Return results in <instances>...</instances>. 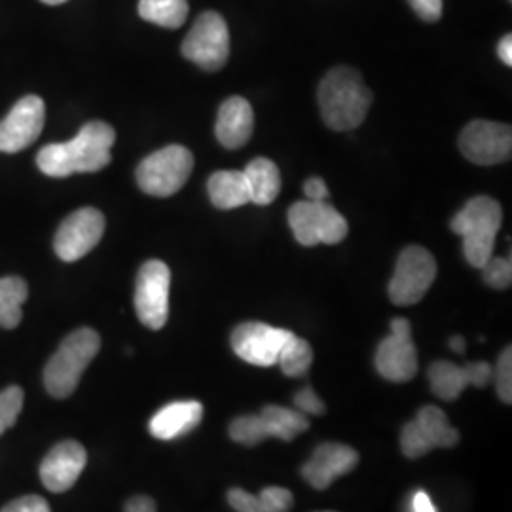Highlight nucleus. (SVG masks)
<instances>
[{
  "mask_svg": "<svg viewBox=\"0 0 512 512\" xmlns=\"http://www.w3.org/2000/svg\"><path fill=\"white\" fill-rule=\"evenodd\" d=\"M139 16L165 29H179L188 18V0H139Z\"/></svg>",
  "mask_w": 512,
  "mask_h": 512,
  "instance_id": "393cba45",
  "label": "nucleus"
},
{
  "mask_svg": "<svg viewBox=\"0 0 512 512\" xmlns=\"http://www.w3.org/2000/svg\"><path fill=\"white\" fill-rule=\"evenodd\" d=\"M317 101L323 122L330 129L349 131L365 122L372 105V92L359 71L336 67L321 80Z\"/></svg>",
  "mask_w": 512,
  "mask_h": 512,
  "instance_id": "f03ea898",
  "label": "nucleus"
},
{
  "mask_svg": "<svg viewBox=\"0 0 512 512\" xmlns=\"http://www.w3.org/2000/svg\"><path fill=\"white\" fill-rule=\"evenodd\" d=\"M249 192L251 203L255 205H270L277 200L281 192V173L279 167L268 158H255L243 171Z\"/></svg>",
  "mask_w": 512,
  "mask_h": 512,
  "instance_id": "aec40b11",
  "label": "nucleus"
},
{
  "mask_svg": "<svg viewBox=\"0 0 512 512\" xmlns=\"http://www.w3.org/2000/svg\"><path fill=\"white\" fill-rule=\"evenodd\" d=\"M23 399V389L18 385L0 391V435L16 425L19 412L23 408Z\"/></svg>",
  "mask_w": 512,
  "mask_h": 512,
  "instance_id": "c85d7f7f",
  "label": "nucleus"
},
{
  "mask_svg": "<svg viewBox=\"0 0 512 512\" xmlns=\"http://www.w3.org/2000/svg\"><path fill=\"white\" fill-rule=\"evenodd\" d=\"M194 169V156L181 145L156 150L137 167L139 188L156 198H169L177 194L190 179Z\"/></svg>",
  "mask_w": 512,
  "mask_h": 512,
  "instance_id": "39448f33",
  "label": "nucleus"
},
{
  "mask_svg": "<svg viewBox=\"0 0 512 512\" xmlns=\"http://www.w3.org/2000/svg\"><path fill=\"white\" fill-rule=\"evenodd\" d=\"M401 450H403L404 456L410 459L423 458L425 454H429L433 450L423 437L416 421H410L404 425L403 433H401Z\"/></svg>",
  "mask_w": 512,
  "mask_h": 512,
  "instance_id": "c756f323",
  "label": "nucleus"
},
{
  "mask_svg": "<svg viewBox=\"0 0 512 512\" xmlns=\"http://www.w3.org/2000/svg\"><path fill=\"white\" fill-rule=\"evenodd\" d=\"M450 349L456 351V353H463V351H465V340H463L461 336H454V338L450 340Z\"/></svg>",
  "mask_w": 512,
  "mask_h": 512,
  "instance_id": "a19ab883",
  "label": "nucleus"
},
{
  "mask_svg": "<svg viewBox=\"0 0 512 512\" xmlns=\"http://www.w3.org/2000/svg\"><path fill=\"white\" fill-rule=\"evenodd\" d=\"M258 501L262 512H289L294 505L293 494L287 488L279 486L264 488L258 495Z\"/></svg>",
  "mask_w": 512,
  "mask_h": 512,
  "instance_id": "2f4dec72",
  "label": "nucleus"
},
{
  "mask_svg": "<svg viewBox=\"0 0 512 512\" xmlns=\"http://www.w3.org/2000/svg\"><path fill=\"white\" fill-rule=\"evenodd\" d=\"M293 403L296 410L306 416H323L327 412V406L323 403V399L311 387L300 389L294 395Z\"/></svg>",
  "mask_w": 512,
  "mask_h": 512,
  "instance_id": "473e14b6",
  "label": "nucleus"
},
{
  "mask_svg": "<svg viewBox=\"0 0 512 512\" xmlns=\"http://www.w3.org/2000/svg\"><path fill=\"white\" fill-rule=\"evenodd\" d=\"M99 349L101 338L95 330L84 327L71 332L44 368L46 391L55 399L71 397Z\"/></svg>",
  "mask_w": 512,
  "mask_h": 512,
  "instance_id": "20e7f679",
  "label": "nucleus"
},
{
  "mask_svg": "<svg viewBox=\"0 0 512 512\" xmlns=\"http://www.w3.org/2000/svg\"><path fill=\"white\" fill-rule=\"evenodd\" d=\"M40 2L50 4V6H57V4H63V2H67V0H40Z\"/></svg>",
  "mask_w": 512,
  "mask_h": 512,
  "instance_id": "79ce46f5",
  "label": "nucleus"
},
{
  "mask_svg": "<svg viewBox=\"0 0 512 512\" xmlns=\"http://www.w3.org/2000/svg\"><path fill=\"white\" fill-rule=\"evenodd\" d=\"M437 279V260L420 245H410L399 255L387 294L395 306H414Z\"/></svg>",
  "mask_w": 512,
  "mask_h": 512,
  "instance_id": "0eeeda50",
  "label": "nucleus"
},
{
  "mask_svg": "<svg viewBox=\"0 0 512 512\" xmlns=\"http://www.w3.org/2000/svg\"><path fill=\"white\" fill-rule=\"evenodd\" d=\"M376 368L380 376L404 384L418 372V351L412 342V325L408 319L397 317L391 321V334L384 338L376 351Z\"/></svg>",
  "mask_w": 512,
  "mask_h": 512,
  "instance_id": "9b49d317",
  "label": "nucleus"
},
{
  "mask_svg": "<svg viewBox=\"0 0 512 512\" xmlns=\"http://www.w3.org/2000/svg\"><path fill=\"white\" fill-rule=\"evenodd\" d=\"M497 54L499 59L505 63V65H512V37L511 35H505V37L499 40V46H497Z\"/></svg>",
  "mask_w": 512,
  "mask_h": 512,
  "instance_id": "ea45409f",
  "label": "nucleus"
},
{
  "mask_svg": "<svg viewBox=\"0 0 512 512\" xmlns=\"http://www.w3.org/2000/svg\"><path fill=\"white\" fill-rule=\"evenodd\" d=\"M29 296L27 283L16 277H0V327L4 329H16L21 319H23V311L21 306L25 304Z\"/></svg>",
  "mask_w": 512,
  "mask_h": 512,
  "instance_id": "b1692460",
  "label": "nucleus"
},
{
  "mask_svg": "<svg viewBox=\"0 0 512 512\" xmlns=\"http://www.w3.org/2000/svg\"><path fill=\"white\" fill-rule=\"evenodd\" d=\"M228 505L236 512H262L258 495L249 494L247 490L232 488L228 490Z\"/></svg>",
  "mask_w": 512,
  "mask_h": 512,
  "instance_id": "72a5a7b5",
  "label": "nucleus"
},
{
  "mask_svg": "<svg viewBox=\"0 0 512 512\" xmlns=\"http://www.w3.org/2000/svg\"><path fill=\"white\" fill-rule=\"evenodd\" d=\"M171 270L162 260H148L135 283V311L139 321L152 330L164 329L169 317Z\"/></svg>",
  "mask_w": 512,
  "mask_h": 512,
  "instance_id": "1a4fd4ad",
  "label": "nucleus"
},
{
  "mask_svg": "<svg viewBox=\"0 0 512 512\" xmlns=\"http://www.w3.org/2000/svg\"><path fill=\"white\" fill-rule=\"evenodd\" d=\"M459 150L476 165H497L507 162L512 152L511 126L475 120L459 135Z\"/></svg>",
  "mask_w": 512,
  "mask_h": 512,
  "instance_id": "f8f14e48",
  "label": "nucleus"
},
{
  "mask_svg": "<svg viewBox=\"0 0 512 512\" xmlns=\"http://www.w3.org/2000/svg\"><path fill=\"white\" fill-rule=\"evenodd\" d=\"M319 512H334V511H319Z\"/></svg>",
  "mask_w": 512,
  "mask_h": 512,
  "instance_id": "37998d69",
  "label": "nucleus"
},
{
  "mask_svg": "<svg viewBox=\"0 0 512 512\" xmlns=\"http://www.w3.org/2000/svg\"><path fill=\"white\" fill-rule=\"evenodd\" d=\"M412 10L427 23H435L442 16V0H408Z\"/></svg>",
  "mask_w": 512,
  "mask_h": 512,
  "instance_id": "c9c22d12",
  "label": "nucleus"
},
{
  "mask_svg": "<svg viewBox=\"0 0 512 512\" xmlns=\"http://www.w3.org/2000/svg\"><path fill=\"white\" fill-rule=\"evenodd\" d=\"M293 338L291 330L277 329L266 323H241L232 332V349L239 359L255 366H274L287 342Z\"/></svg>",
  "mask_w": 512,
  "mask_h": 512,
  "instance_id": "ddd939ff",
  "label": "nucleus"
},
{
  "mask_svg": "<svg viewBox=\"0 0 512 512\" xmlns=\"http://www.w3.org/2000/svg\"><path fill=\"white\" fill-rule=\"evenodd\" d=\"M427 380L433 393L442 401H456L467 385H471L469 365L458 366L450 361H437L429 366Z\"/></svg>",
  "mask_w": 512,
  "mask_h": 512,
  "instance_id": "4be33fe9",
  "label": "nucleus"
},
{
  "mask_svg": "<svg viewBox=\"0 0 512 512\" xmlns=\"http://www.w3.org/2000/svg\"><path fill=\"white\" fill-rule=\"evenodd\" d=\"M156 503L148 495H135L126 503L124 512H156Z\"/></svg>",
  "mask_w": 512,
  "mask_h": 512,
  "instance_id": "4c0bfd02",
  "label": "nucleus"
},
{
  "mask_svg": "<svg viewBox=\"0 0 512 512\" xmlns=\"http://www.w3.org/2000/svg\"><path fill=\"white\" fill-rule=\"evenodd\" d=\"M311 363H313V349H311L310 342L293 334V338L281 351L277 365L281 366L285 376L300 378L310 370Z\"/></svg>",
  "mask_w": 512,
  "mask_h": 512,
  "instance_id": "a878e982",
  "label": "nucleus"
},
{
  "mask_svg": "<svg viewBox=\"0 0 512 512\" xmlns=\"http://www.w3.org/2000/svg\"><path fill=\"white\" fill-rule=\"evenodd\" d=\"M359 463V452L348 444L323 442L315 448L310 461L302 467V476L315 490H327L340 476L351 473Z\"/></svg>",
  "mask_w": 512,
  "mask_h": 512,
  "instance_id": "dca6fc26",
  "label": "nucleus"
},
{
  "mask_svg": "<svg viewBox=\"0 0 512 512\" xmlns=\"http://www.w3.org/2000/svg\"><path fill=\"white\" fill-rule=\"evenodd\" d=\"M203 420V404L198 401H179L165 404L148 423L150 435L160 440H175L192 433Z\"/></svg>",
  "mask_w": 512,
  "mask_h": 512,
  "instance_id": "a211bd4d",
  "label": "nucleus"
},
{
  "mask_svg": "<svg viewBox=\"0 0 512 512\" xmlns=\"http://www.w3.org/2000/svg\"><path fill=\"white\" fill-rule=\"evenodd\" d=\"M497 395L505 404L512 403V349L507 348L501 355L494 370Z\"/></svg>",
  "mask_w": 512,
  "mask_h": 512,
  "instance_id": "7c9ffc66",
  "label": "nucleus"
},
{
  "mask_svg": "<svg viewBox=\"0 0 512 512\" xmlns=\"http://www.w3.org/2000/svg\"><path fill=\"white\" fill-rule=\"evenodd\" d=\"M410 512H437L431 497L425 492H416L410 501Z\"/></svg>",
  "mask_w": 512,
  "mask_h": 512,
  "instance_id": "58836bf2",
  "label": "nucleus"
},
{
  "mask_svg": "<svg viewBox=\"0 0 512 512\" xmlns=\"http://www.w3.org/2000/svg\"><path fill=\"white\" fill-rule=\"evenodd\" d=\"M289 226L304 247L336 245L348 236V220L327 202H296L289 209Z\"/></svg>",
  "mask_w": 512,
  "mask_h": 512,
  "instance_id": "423d86ee",
  "label": "nucleus"
},
{
  "mask_svg": "<svg viewBox=\"0 0 512 512\" xmlns=\"http://www.w3.org/2000/svg\"><path fill=\"white\" fill-rule=\"evenodd\" d=\"M255 129V114L247 99L234 95L220 105L215 135L220 145L236 150L249 143Z\"/></svg>",
  "mask_w": 512,
  "mask_h": 512,
  "instance_id": "f3484780",
  "label": "nucleus"
},
{
  "mask_svg": "<svg viewBox=\"0 0 512 512\" xmlns=\"http://www.w3.org/2000/svg\"><path fill=\"white\" fill-rule=\"evenodd\" d=\"M86 463H88L86 448L76 440H63L55 444L54 448L48 452V456L42 459L40 480L50 492L63 494L73 488L74 482L82 475Z\"/></svg>",
  "mask_w": 512,
  "mask_h": 512,
  "instance_id": "2eb2a0df",
  "label": "nucleus"
},
{
  "mask_svg": "<svg viewBox=\"0 0 512 512\" xmlns=\"http://www.w3.org/2000/svg\"><path fill=\"white\" fill-rule=\"evenodd\" d=\"M304 192H306V198L310 202H327L329 198V188L327 183L319 177H311L306 183H304Z\"/></svg>",
  "mask_w": 512,
  "mask_h": 512,
  "instance_id": "e433bc0d",
  "label": "nucleus"
},
{
  "mask_svg": "<svg viewBox=\"0 0 512 512\" xmlns=\"http://www.w3.org/2000/svg\"><path fill=\"white\" fill-rule=\"evenodd\" d=\"M482 277L484 283L490 285L492 289H509L512 285V262L511 256H492L482 268Z\"/></svg>",
  "mask_w": 512,
  "mask_h": 512,
  "instance_id": "cd10ccee",
  "label": "nucleus"
},
{
  "mask_svg": "<svg viewBox=\"0 0 512 512\" xmlns=\"http://www.w3.org/2000/svg\"><path fill=\"white\" fill-rule=\"evenodd\" d=\"M258 416L264 421V427H266L270 439L291 442L298 435H302V433H306L310 429L308 416L298 412L296 408H285V406H277V404H268V406L262 408V412Z\"/></svg>",
  "mask_w": 512,
  "mask_h": 512,
  "instance_id": "412c9836",
  "label": "nucleus"
},
{
  "mask_svg": "<svg viewBox=\"0 0 512 512\" xmlns=\"http://www.w3.org/2000/svg\"><path fill=\"white\" fill-rule=\"evenodd\" d=\"M105 226V215L95 207H82L74 211L55 232V255L63 262H76L84 258L103 238Z\"/></svg>",
  "mask_w": 512,
  "mask_h": 512,
  "instance_id": "9d476101",
  "label": "nucleus"
},
{
  "mask_svg": "<svg viewBox=\"0 0 512 512\" xmlns=\"http://www.w3.org/2000/svg\"><path fill=\"white\" fill-rule=\"evenodd\" d=\"M209 200L217 209H238L241 205L251 203L249 184L243 171H217L207 181Z\"/></svg>",
  "mask_w": 512,
  "mask_h": 512,
  "instance_id": "6ab92c4d",
  "label": "nucleus"
},
{
  "mask_svg": "<svg viewBox=\"0 0 512 512\" xmlns=\"http://www.w3.org/2000/svg\"><path fill=\"white\" fill-rule=\"evenodd\" d=\"M230 439L243 446H258L260 442H264L268 437V431L264 427V421L258 414H249V416H239L230 423Z\"/></svg>",
  "mask_w": 512,
  "mask_h": 512,
  "instance_id": "bb28decb",
  "label": "nucleus"
},
{
  "mask_svg": "<svg viewBox=\"0 0 512 512\" xmlns=\"http://www.w3.org/2000/svg\"><path fill=\"white\" fill-rule=\"evenodd\" d=\"M503 222L501 205L490 196H476L450 222L463 239V255L473 268H482L494 256L495 238Z\"/></svg>",
  "mask_w": 512,
  "mask_h": 512,
  "instance_id": "7ed1b4c3",
  "label": "nucleus"
},
{
  "mask_svg": "<svg viewBox=\"0 0 512 512\" xmlns=\"http://www.w3.org/2000/svg\"><path fill=\"white\" fill-rule=\"evenodd\" d=\"M181 52L203 71H220L230 57V33L224 18L217 12H203L184 38Z\"/></svg>",
  "mask_w": 512,
  "mask_h": 512,
  "instance_id": "6e6552de",
  "label": "nucleus"
},
{
  "mask_svg": "<svg viewBox=\"0 0 512 512\" xmlns=\"http://www.w3.org/2000/svg\"><path fill=\"white\" fill-rule=\"evenodd\" d=\"M116 133L105 122H90L67 143H52L38 152V169L55 179L71 177L74 173L101 171L112 160V145Z\"/></svg>",
  "mask_w": 512,
  "mask_h": 512,
  "instance_id": "f257e3e1",
  "label": "nucleus"
},
{
  "mask_svg": "<svg viewBox=\"0 0 512 512\" xmlns=\"http://www.w3.org/2000/svg\"><path fill=\"white\" fill-rule=\"evenodd\" d=\"M46 122V105L38 95H25L0 122V152L16 154L31 147Z\"/></svg>",
  "mask_w": 512,
  "mask_h": 512,
  "instance_id": "4468645a",
  "label": "nucleus"
},
{
  "mask_svg": "<svg viewBox=\"0 0 512 512\" xmlns=\"http://www.w3.org/2000/svg\"><path fill=\"white\" fill-rule=\"evenodd\" d=\"M414 421L418 423L423 437L433 450L454 448L459 442V431L450 425L448 416L444 414V410H440L439 406H431V404L423 406Z\"/></svg>",
  "mask_w": 512,
  "mask_h": 512,
  "instance_id": "5701e85b",
  "label": "nucleus"
},
{
  "mask_svg": "<svg viewBox=\"0 0 512 512\" xmlns=\"http://www.w3.org/2000/svg\"><path fill=\"white\" fill-rule=\"evenodd\" d=\"M0 512H52L50 505L40 495H23L16 501L8 503Z\"/></svg>",
  "mask_w": 512,
  "mask_h": 512,
  "instance_id": "f704fd0d",
  "label": "nucleus"
}]
</instances>
